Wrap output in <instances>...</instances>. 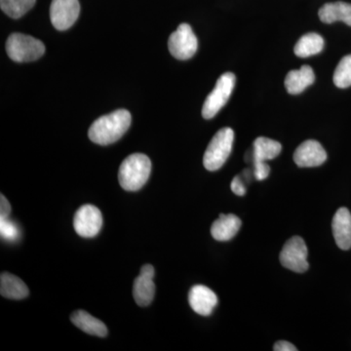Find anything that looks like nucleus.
<instances>
[{"instance_id": "nucleus-21", "label": "nucleus", "mask_w": 351, "mask_h": 351, "mask_svg": "<svg viewBox=\"0 0 351 351\" xmlns=\"http://www.w3.org/2000/svg\"><path fill=\"white\" fill-rule=\"evenodd\" d=\"M36 0H0L1 10L12 19H19L36 4Z\"/></svg>"}, {"instance_id": "nucleus-7", "label": "nucleus", "mask_w": 351, "mask_h": 351, "mask_svg": "<svg viewBox=\"0 0 351 351\" xmlns=\"http://www.w3.org/2000/svg\"><path fill=\"white\" fill-rule=\"evenodd\" d=\"M307 257H308V250H307L306 242L300 237H294L289 239L284 245L279 256L281 265L297 274H302L308 269L309 263Z\"/></svg>"}, {"instance_id": "nucleus-13", "label": "nucleus", "mask_w": 351, "mask_h": 351, "mask_svg": "<svg viewBox=\"0 0 351 351\" xmlns=\"http://www.w3.org/2000/svg\"><path fill=\"white\" fill-rule=\"evenodd\" d=\"M335 241L341 250L351 248V214L348 208H339L332 221Z\"/></svg>"}, {"instance_id": "nucleus-23", "label": "nucleus", "mask_w": 351, "mask_h": 351, "mask_svg": "<svg viewBox=\"0 0 351 351\" xmlns=\"http://www.w3.org/2000/svg\"><path fill=\"white\" fill-rule=\"evenodd\" d=\"M0 233L3 239L14 241L19 239V230L13 221H9L8 218H0Z\"/></svg>"}, {"instance_id": "nucleus-25", "label": "nucleus", "mask_w": 351, "mask_h": 351, "mask_svg": "<svg viewBox=\"0 0 351 351\" xmlns=\"http://www.w3.org/2000/svg\"><path fill=\"white\" fill-rule=\"evenodd\" d=\"M230 189H232V193L234 195L239 196H244L246 195V188H245L243 182L240 179L239 176H237L234 177V179L232 180V184H230Z\"/></svg>"}, {"instance_id": "nucleus-11", "label": "nucleus", "mask_w": 351, "mask_h": 351, "mask_svg": "<svg viewBox=\"0 0 351 351\" xmlns=\"http://www.w3.org/2000/svg\"><path fill=\"white\" fill-rule=\"evenodd\" d=\"M154 276V267L152 265H145L141 269L140 274L134 281V300L140 306H149L154 300V293H156Z\"/></svg>"}, {"instance_id": "nucleus-1", "label": "nucleus", "mask_w": 351, "mask_h": 351, "mask_svg": "<svg viewBox=\"0 0 351 351\" xmlns=\"http://www.w3.org/2000/svg\"><path fill=\"white\" fill-rule=\"evenodd\" d=\"M131 113L117 110L95 120L88 131V137L95 144L108 145L117 142L131 125Z\"/></svg>"}, {"instance_id": "nucleus-24", "label": "nucleus", "mask_w": 351, "mask_h": 351, "mask_svg": "<svg viewBox=\"0 0 351 351\" xmlns=\"http://www.w3.org/2000/svg\"><path fill=\"white\" fill-rule=\"evenodd\" d=\"M270 173L269 166L263 161L254 162V177L257 181H263L269 177Z\"/></svg>"}, {"instance_id": "nucleus-12", "label": "nucleus", "mask_w": 351, "mask_h": 351, "mask_svg": "<svg viewBox=\"0 0 351 351\" xmlns=\"http://www.w3.org/2000/svg\"><path fill=\"white\" fill-rule=\"evenodd\" d=\"M189 302L195 313L202 316H209L218 304V297L206 286L195 285L189 291Z\"/></svg>"}, {"instance_id": "nucleus-9", "label": "nucleus", "mask_w": 351, "mask_h": 351, "mask_svg": "<svg viewBox=\"0 0 351 351\" xmlns=\"http://www.w3.org/2000/svg\"><path fill=\"white\" fill-rule=\"evenodd\" d=\"M80 13L78 0H52L50 19L58 31H66L73 25Z\"/></svg>"}, {"instance_id": "nucleus-14", "label": "nucleus", "mask_w": 351, "mask_h": 351, "mask_svg": "<svg viewBox=\"0 0 351 351\" xmlns=\"http://www.w3.org/2000/svg\"><path fill=\"white\" fill-rule=\"evenodd\" d=\"M241 228V219L235 215H219L211 228V234L218 241H228L239 233Z\"/></svg>"}, {"instance_id": "nucleus-3", "label": "nucleus", "mask_w": 351, "mask_h": 351, "mask_svg": "<svg viewBox=\"0 0 351 351\" xmlns=\"http://www.w3.org/2000/svg\"><path fill=\"white\" fill-rule=\"evenodd\" d=\"M6 52L14 62L29 63L43 56L45 46L39 39L15 32L7 39Z\"/></svg>"}, {"instance_id": "nucleus-8", "label": "nucleus", "mask_w": 351, "mask_h": 351, "mask_svg": "<svg viewBox=\"0 0 351 351\" xmlns=\"http://www.w3.org/2000/svg\"><path fill=\"white\" fill-rule=\"evenodd\" d=\"M103 226V216L94 205H83L76 211L73 218V228L80 237L92 239L100 232Z\"/></svg>"}, {"instance_id": "nucleus-18", "label": "nucleus", "mask_w": 351, "mask_h": 351, "mask_svg": "<svg viewBox=\"0 0 351 351\" xmlns=\"http://www.w3.org/2000/svg\"><path fill=\"white\" fill-rule=\"evenodd\" d=\"M0 294L6 299L22 300L29 295V288L19 277L4 272L0 277Z\"/></svg>"}, {"instance_id": "nucleus-20", "label": "nucleus", "mask_w": 351, "mask_h": 351, "mask_svg": "<svg viewBox=\"0 0 351 351\" xmlns=\"http://www.w3.org/2000/svg\"><path fill=\"white\" fill-rule=\"evenodd\" d=\"M324 38L315 32L304 34L299 39L294 48L295 54L300 58H307L319 54L324 48Z\"/></svg>"}, {"instance_id": "nucleus-5", "label": "nucleus", "mask_w": 351, "mask_h": 351, "mask_svg": "<svg viewBox=\"0 0 351 351\" xmlns=\"http://www.w3.org/2000/svg\"><path fill=\"white\" fill-rule=\"evenodd\" d=\"M237 77L232 73H223L219 78L213 91L208 95L202 108V117L205 119H213L230 100Z\"/></svg>"}, {"instance_id": "nucleus-17", "label": "nucleus", "mask_w": 351, "mask_h": 351, "mask_svg": "<svg viewBox=\"0 0 351 351\" xmlns=\"http://www.w3.org/2000/svg\"><path fill=\"white\" fill-rule=\"evenodd\" d=\"M71 320L76 327L80 328L86 334L101 337V338H104L108 335V328L105 323L97 319L86 311H76L75 313L71 314Z\"/></svg>"}, {"instance_id": "nucleus-22", "label": "nucleus", "mask_w": 351, "mask_h": 351, "mask_svg": "<svg viewBox=\"0 0 351 351\" xmlns=\"http://www.w3.org/2000/svg\"><path fill=\"white\" fill-rule=\"evenodd\" d=\"M332 80L338 88L345 89L351 86V55H348L341 60L335 71Z\"/></svg>"}, {"instance_id": "nucleus-27", "label": "nucleus", "mask_w": 351, "mask_h": 351, "mask_svg": "<svg viewBox=\"0 0 351 351\" xmlns=\"http://www.w3.org/2000/svg\"><path fill=\"white\" fill-rule=\"evenodd\" d=\"M274 351H297V348L286 341H278L274 346Z\"/></svg>"}, {"instance_id": "nucleus-2", "label": "nucleus", "mask_w": 351, "mask_h": 351, "mask_svg": "<svg viewBox=\"0 0 351 351\" xmlns=\"http://www.w3.org/2000/svg\"><path fill=\"white\" fill-rule=\"evenodd\" d=\"M151 172L152 162L149 156L143 154H131L120 165V186L127 191H137L145 186Z\"/></svg>"}, {"instance_id": "nucleus-15", "label": "nucleus", "mask_w": 351, "mask_h": 351, "mask_svg": "<svg viewBox=\"0 0 351 351\" xmlns=\"http://www.w3.org/2000/svg\"><path fill=\"white\" fill-rule=\"evenodd\" d=\"M315 80L313 69L309 66H302L300 69L289 71L285 78V87L291 95L301 94Z\"/></svg>"}, {"instance_id": "nucleus-26", "label": "nucleus", "mask_w": 351, "mask_h": 351, "mask_svg": "<svg viewBox=\"0 0 351 351\" xmlns=\"http://www.w3.org/2000/svg\"><path fill=\"white\" fill-rule=\"evenodd\" d=\"M11 205L3 195H0V218H9L11 214Z\"/></svg>"}, {"instance_id": "nucleus-16", "label": "nucleus", "mask_w": 351, "mask_h": 351, "mask_svg": "<svg viewBox=\"0 0 351 351\" xmlns=\"http://www.w3.org/2000/svg\"><path fill=\"white\" fill-rule=\"evenodd\" d=\"M321 22L325 24L341 22L351 27V4L346 2L338 1L327 3L321 7L318 12Z\"/></svg>"}, {"instance_id": "nucleus-10", "label": "nucleus", "mask_w": 351, "mask_h": 351, "mask_svg": "<svg viewBox=\"0 0 351 351\" xmlns=\"http://www.w3.org/2000/svg\"><path fill=\"white\" fill-rule=\"evenodd\" d=\"M327 160V154L319 142L306 141L298 147L294 154V161L299 167H318Z\"/></svg>"}, {"instance_id": "nucleus-19", "label": "nucleus", "mask_w": 351, "mask_h": 351, "mask_svg": "<svg viewBox=\"0 0 351 351\" xmlns=\"http://www.w3.org/2000/svg\"><path fill=\"white\" fill-rule=\"evenodd\" d=\"M282 151V145L271 138L258 137L254 142L253 161L272 160Z\"/></svg>"}, {"instance_id": "nucleus-4", "label": "nucleus", "mask_w": 351, "mask_h": 351, "mask_svg": "<svg viewBox=\"0 0 351 351\" xmlns=\"http://www.w3.org/2000/svg\"><path fill=\"white\" fill-rule=\"evenodd\" d=\"M234 132L232 128L221 129L217 132L208 145L203 164L208 171H217L223 167L232 151Z\"/></svg>"}, {"instance_id": "nucleus-6", "label": "nucleus", "mask_w": 351, "mask_h": 351, "mask_svg": "<svg viewBox=\"0 0 351 351\" xmlns=\"http://www.w3.org/2000/svg\"><path fill=\"white\" fill-rule=\"evenodd\" d=\"M168 48L173 57L182 61L195 56L198 48V40L191 25H180L177 31L171 34Z\"/></svg>"}]
</instances>
